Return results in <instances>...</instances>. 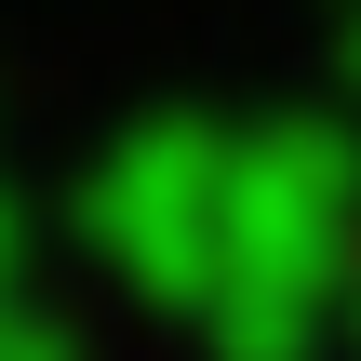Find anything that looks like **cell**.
I'll return each instance as SVG.
<instances>
[{
    "mask_svg": "<svg viewBox=\"0 0 361 361\" xmlns=\"http://www.w3.org/2000/svg\"><path fill=\"white\" fill-rule=\"evenodd\" d=\"M361 255V134L348 121H255L228 134V201H214V281L201 335L228 361H308L322 308Z\"/></svg>",
    "mask_w": 361,
    "mask_h": 361,
    "instance_id": "1",
    "label": "cell"
},
{
    "mask_svg": "<svg viewBox=\"0 0 361 361\" xmlns=\"http://www.w3.org/2000/svg\"><path fill=\"white\" fill-rule=\"evenodd\" d=\"M214 201H228V134L214 121H134L94 188H80V241L174 322H201V281H214Z\"/></svg>",
    "mask_w": 361,
    "mask_h": 361,
    "instance_id": "2",
    "label": "cell"
},
{
    "mask_svg": "<svg viewBox=\"0 0 361 361\" xmlns=\"http://www.w3.org/2000/svg\"><path fill=\"white\" fill-rule=\"evenodd\" d=\"M348 13H361V0H335V27H348Z\"/></svg>",
    "mask_w": 361,
    "mask_h": 361,
    "instance_id": "3",
    "label": "cell"
}]
</instances>
